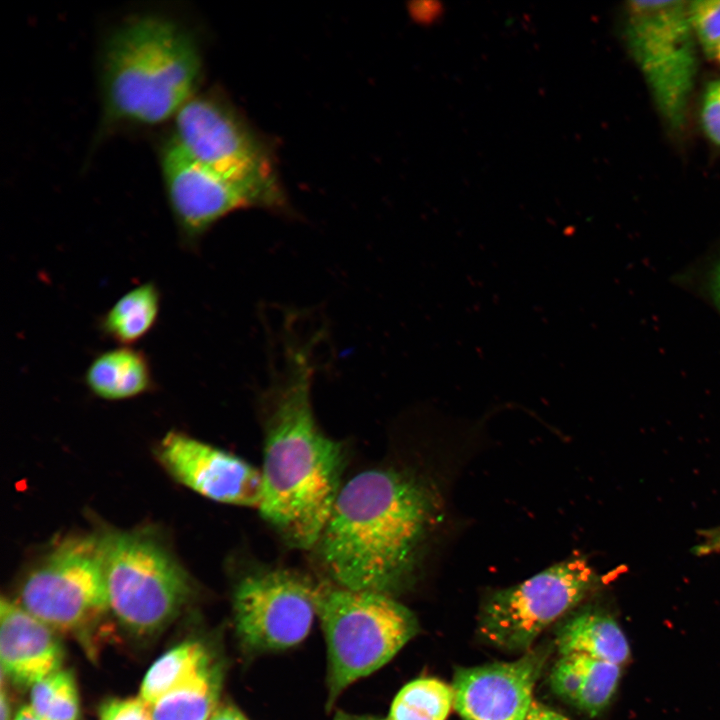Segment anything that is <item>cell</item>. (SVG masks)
<instances>
[{"instance_id": "obj_9", "label": "cell", "mask_w": 720, "mask_h": 720, "mask_svg": "<svg viewBox=\"0 0 720 720\" xmlns=\"http://www.w3.org/2000/svg\"><path fill=\"white\" fill-rule=\"evenodd\" d=\"M173 122L172 139L194 161L285 207L267 150L228 104L195 94Z\"/></svg>"}, {"instance_id": "obj_11", "label": "cell", "mask_w": 720, "mask_h": 720, "mask_svg": "<svg viewBox=\"0 0 720 720\" xmlns=\"http://www.w3.org/2000/svg\"><path fill=\"white\" fill-rule=\"evenodd\" d=\"M160 165L169 208L186 249H196L206 233L234 211L281 210L264 193L194 161L172 138L161 151Z\"/></svg>"}, {"instance_id": "obj_20", "label": "cell", "mask_w": 720, "mask_h": 720, "mask_svg": "<svg viewBox=\"0 0 720 720\" xmlns=\"http://www.w3.org/2000/svg\"><path fill=\"white\" fill-rule=\"evenodd\" d=\"M211 660L208 651L199 642H185L172 648L148 670L139 698L149 705L154 703Z\"/></svg>"}, {"instance_id": "obj_19", "label": "cell", "mask_w": 720, "mask_h": 720, "mask_svg": "<svg viewBox=\"0 0 720 720\" xmlns=\"http://www.w3.org/2000/svg\"><path fill=\"white\" fill-rule=\"evenodd\" d=\"M221 670L211 660L184 682L148 704L152 720H209L218 707Z\"/></svg>"}, {"instance_id": "obj_12", "label": "cell", "mask_w": 720, "mask_h": 720, "mask_svg": "<svg viewBox=\"0 0 720 720\" xmlns=\"http://www.w3.org/2000/svg\"><path fill=\"white\" fill-rule=\"evenodd\" d=\"M550 651L540 645L514 661L457 668L455 710L463 720H525Z\"/></svg>"}, {"instance_id": "obj_27", "label": "cell", "mask_w": 720, "mask_h": 720, "mask_svg": "<svg viewBox=\"0 0 720 720\" xmlns=\"http://www.w3.org/2000/svg\"><path fill=\"white\" fill-rule=\"evenodd\" d=\"M209 720H248L244 714L233 705H221L216 708Z\"/></svg>"}, {"instance_id": "obj_26", "label": "cell", "mask_w": 720, "mask_h": 720, "mask_svg": "<svg viewBox=\"0 0 720 720\" xmlns=\"http://www.w3.org/2000/svg\"><path fill=\"white\" fill-rule=\"evenodd\" d=\"M525 720H570L549 706L534 700Z\"/></svg>"}, {"instance_id": "obj_28", "label": "cell", "mask_w": 720, "mask_h": 720, "mask_svg": "<svg viewBox=\"0 0 720 720\" xmlns=\"http://www.w3.org/2000/svg\"><path fill=\"white\" fill-rule=\"evenodd\" d=\"M709 289L713 301L720 310V260L716 263L712 270L709 281Z\"/></svg>"}, {"instance_id": "obj_22", "label": "cell", "mask_w": 720, "mask_h": 720, "mask_svg": "<svg viewBox=\"0 0 720 720\" xmlns=\"http://www.w3.org/2000/svg\"><path fill=\"white\" fill-rule=\"evenodd\" d=\"M30 706L45 720H76L79 699L71 672L60 669L33 684Z\"/></svg>"}, {"instance_id": "obj_25", "label": "cell", "mask_w": 720, "mask_h": 720, "mask_svg": "<svg viewBox=\"0 0 720 720\" xmlns=\"http://www.w3.org/2000/svg\"><path fill=\"white\" fill-rule=\"evenodd\" d=\"M99 720H152L150 708L140 698L111 700L100 710Z\"/></svg>"}, {"instance_id": "obj_13", "label": "cell", "mask_w": 720, "mask_h": 720, "mask_svg": "<svg viewBox=\"0 0 720 720\" xmlns=\"http://www.w3.org/2000/svg\"><path fill=\"white\" fill-rule=\"evenodd\" d=\"M157 455L180 483L211 500L258 508L261 471L243 459L171 431L161 440Z\"/></svg>"}, {"instance_id": "obj_31", "label": "cell", "mask_w": 720, "mask_h": 720, "mask_svg": "<svg viewBox=\"0 0 720 720\" xmlns=\"http://www.w3.org/2000/svg\"><path fill=\"white\" fill-rule=\"evenodd\" d=\"M335 720H381V719H375L367 716H357V715H351L345 712L339 711L336 716Z\"/></svg>"}, {"instance_id": "obj_1", "label": "cell", "mask_w": 720, "mask_h": 720, "mask_svg": "<svg viewBox=\"0 0 720 720\" xmlns=\"http://www.w3.org/2000/svg\"><path fill=\"white\" fill-rule=\"evenodd\" d=\"M313 341L284 343L266 392L268 406L258 510L286 543L317 545L342 487L344 452L317 425L312 408Z\"/></svg>"}, {"instance_id": "obj_5", "label": "cell", "mask_w": 720, "mask_h": 720, "mask_svg": "<svg viewBox=\"0 0 720 720\" xmlns=\"http://www.w3.org/2000/svg\"><path fill=\"white\" fill-rule=\"evenodd\" d=\"M624 39L666 127L682 133L698 69L688 1H629Z\"/></svg>"}, {"instance_id": "obj_14", "label": "cell", "mask_w": 720, "mask_h": 720, "mask_svg": "<svg viewBox=\"0 0 720 720\" xmlns=\"http://www.w3.org/2000/svg\"><path fill=\"white\" fill-rule=\"evenodd\" d=\"M0 657L7 678L32 686L61 669L63 651L52 628L19 604L2 598Z\"/></svg>"}, {"instance_id": "obj_21", "label": "cell", "mask_w": 720, "mask_h": 720, "mask_svg": "<svg viewBox=\"0 0 720 720\" xmlns=\"http://www.w3.org/2000/svg\"><path fill=\"white\" fill-rule=\"evenodd\" d=\"M454 707L451 685L436 678H418L406 684L381 720H446Z\"/></svg>"}, {"instance_id": "obj_3", "label": "cell", "mask_w": 720, "mask_h": 720, "mask_svg": "<svg viewBox=\"0 0 720 720\" xmlns=\"http://www.w3.org/2000/svg\"><path fill=\"white\" fill-rule=\"evenodd\" d=\"M102 56L104 108L111 122L160 124L196 94L202 71L198 45L168 17L129 19L109 35Z\"/></svg>"}, {"instance_id": "obj_17", "label": "cell", "mask_w": 720, "mask_h": 720, "mask_svg": "<svg viewBox=\"0 0 720 720\" xmlns=\"http://www.w3.org/2000/svg\"><path fill=\"white\" fill-rule=\"evenodd\" d=\"M83 379L91 393L109 401L134 398L154 386L147 355L133 346H117L96 354Z\"/></svg>"}, {"instance_id": "obj_2", "label": "cell", "mask_w": 720, "mask_h": 720, "mask_svg": "<svg viewBox=\"0 0 720 720\" xmlns=\"http://www.w3.org/2000/svg\"><path fill=\"white\" fill-rule=\"evenodd\" d=\"M433 497L408 474L372 469L342 485L316 546L334 584L392 596L411 577Z\"/></svg>"}, {"instance_id": "obj_23", "label": "cell", "mask_w": 720, "mask_h": 720, "mask_svg": "<svg viewBox=\"0 0 720 720\" xmlns=\"http://www.w3.org/2000/svg\"><path fill=\"white\" fill-rule=\"evenodd\" d=\"M688 8L696 39L711 55L720 41V0L689 1Z\"/></svg>"}, {"instance_id": "obj_7", "label": "cell", "mask_w": 720, "mask_h": 720, "mask_svg": "<svg viewBox=\"0 0 720 720\" xmlns=\"http://www.w3.org/2000/svg\"><path fill=\"white\" fill-rule=\"evenodd\" d=\"M596 584L597 577L585 560L559 562L520 584L491 593L480 609L478 632L496 648L526 652Z\"/></svg>"}, {"instance_id": "obj_8", "label": "cell", "mask_w": 720, "mask_h": 720, "mask_svg": "<svg viewBox=\"0 0 720 720\" xmlns=\"http://www.w3.org/2000/svg\"><path fill=\"white\" fill-rule=\"evenodd\" d=\"M20 606L53 630L73 631L110 608L100 537L61 542L27 575Z\"/></svg>"}, {"instance_id": "obj_32", "label": "cell", "mask_w": 720, "mask_h": 720, "mask_svg": "<svg viewBox=\"0 0 720 720\" xmlns=\"http://www.w3.org/2000/svg\"><path fill=\"white\" fill-rule=\"evenodd\" d=\"M711 56L720 64V41L715 46Z\"/></svg>"}, {"instance_id": "obj_15", "label": "cell", "mask_w": 720, "mask_h": 720, "mask_svg": "<svg viewBox=\"0 0 720 720\" xmlns=\"http://www.w3.org/2000/svg\"><path fill=\"white\" fill-rule=\"evenodd\" d=\"M623 667L579 654L562 655L549 677L552 691L590 717L602 713L613 700Z\"/></svg>"}, {"instance_id": "obj_24", "label": "cell", "mask_w": 720, "mask_h": 720, "mask_svg": "<svg viewBox=\"0 0 720 720\" xmlns=\"http://www.w3.org/2000/svg\"><path fill=\"white\" fill-rule=\"evenodd\" d=\"M699 118L705 136L720 147V78L706 84L701 96Z\"/></svg>"}, {"instance_id": "obj_29", "label": "cell", "mask_w": 720, "mask_h": 720, "mask_svg": "<svg viewBox=\"0 0 720 720\" xmlns=\"http://www.w3.org/2000/svg\"><path fill=\"white\" fill-rule=\"evenodd\" d=\"M13 720H45L39 716L31 706L22 707Z\"/></svg>"}, {"instance_id": "obj_4", "label": "cell", "mask_w": 720, "mask_h": 720, "mask_svg": "<svg viewBox=\"0 0 720 720\" xmlns=\"http://www.w3.org/2000/svg\"><path fill=\"white\" fill-rule=\"evenodd\" d=\"M328 652V705L350 684L389 662L418 631L415 615L392 596L335 584L315 589Z\"/></svg>"}, {"instance_id": "obj_10", "label": "cell", "mask_w": 720, "mask_h": 720, "mask_svg": "<svg viewBox=\"0 0 720 720\" xmlns=\"http://www.w3.org/2000/svg\"><path fill=\"white\" fill-rule=\"evenodd\" d=\"M315 589L304 577L285 569L260 570L241 579L233 607L243 645L263 652L304 640L317 616Z\"/></svg>"}, {"instance_id": "obj_6", "label": "cell", "mask_w": 720, "mask_h": 720, "mask_svg": "<svg viewBox=\"0 0 720 720\" xmlns=\"http://www.w3.org/2000/svg\"><path fill=\"white\" fill-rule=\"evenodd\" d=\"M110 609L129 629L154 632L191 594L190 580L167 548L144 532L100 536Z\"/></svg>"}, {"instance_id": "obj_30", "label": "cell", "mask_w": 720, "mask_h": 720, "mask_svg": "<svg viewBox=\"0 0 720 720\" xmlns=\"http://www.w3.org/2000/svg\"><path fill=\"white\" fill-rule=\"evenodd\" d=\"M0 720H10V706L3 690L0 701Z\"/></svg>"}, {"instance_id": "obj_18", "label": "cell", "mask_w": 720, "mask_h": 720, "mask_svg": "<svg viewBox=\"0 0 720 720\" xmlns=\"http://www.w3.org/2000/svg\"><path fill=\"white\" fill-rule=\"evenodd\" d=\"M161 298V292L153 281L135 286L121 295L100 317L98 329L118 346H133L156 325Z\"/></svg>"}, {"instance_id": "obj_16", "label": "cell", "mask_w": 720, "mask_h": 720, "mask_svg": "<svg viewBox=\"0 0 720 720\" xmlns=\"http://www.w3.org/2000/svg\"><path fill=\"white\" fill-rule=\"evenodd\" d=\"M555 646L560 654H579L624 667L631 657L628 639L619 623L597 609L581 610L562 623Z\"/></svg>"}]
</instances>
